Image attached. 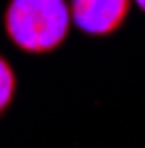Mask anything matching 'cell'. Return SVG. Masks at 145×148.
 I'll return each instance as SVG.
<instances>
[{"instance_id": "7a4b0ae2", "label": "cell", "mask_w": 145, "mask_h": 148, "mask_svg": "<svg viewBox=\"0 0 145 148\" xmlns=\"http://www.w3.org/2000/svg\"><path fill=\"white\" fill-rule=\"evenodd\" d=\"M71 21L87 34H111L116 32L129 13V0H71Z\"/></svg>"}, {"instance_id": "3957f363", "label": "cell", "mask_w": 145, "mask_h": 148, "mask_svg": "<svg viewBox=\"0 0 145 148\" xmlns=\"http://www.w3.org/2000/svg\"><path fill=\"white\" fill-rule=\"evenodd\" d=\"M13 90H16V77H13V69L5 58H0V114L11 106L13 101Z\"/></svg>"}, {"instance_id": "277c9868", "label": "cell", "mask_w": 145, "mask_h": 148, "mask_svg": "<svg viewBox=\"0 0 145 148\" xmlns=\"http://www.w3.org/2000/svg\"><path fill=\"white\" fill-rule=\"evenodd\" d=\"M137 5H140V8H142V11H145V0H137Z\"/></svg>"}, {"instance_id": "6da1fadb", "label": "cell", "mask_w": 145, "mask_h": 148, "mask_svg": "<svg viewBox=\"0 0 145 148\" xmlns=\"http://www.w3.org/2000/svg\"><path fill=\"white\" fill-rule=\"evenodd\" d=\"M69 24L63 0H11L5 8V34L27 53H50L63 45Z\"/></svg>"}]
</instances>
